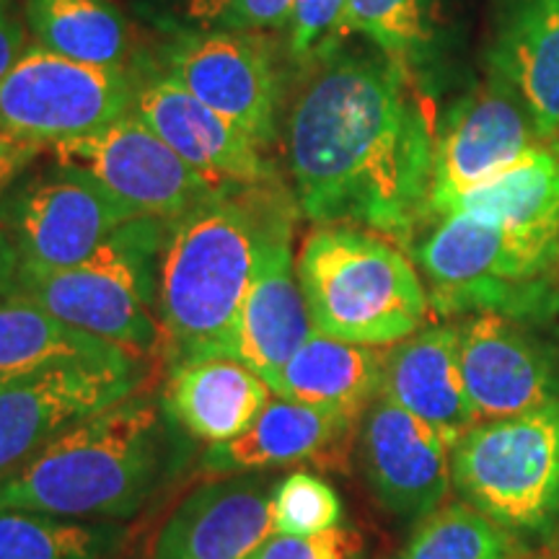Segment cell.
<instances>
[{
  "label": "cell",
  "instance_id": "cell-1",
  "mask_svg": "<svg viewBox=\"0 0 559 559\" xmlns=\"http://www.w3.org/2000/svg\"><path fill=\"white\" fill-rule=\"evenodd\" d=\"M438 128L409 66L389 55L313 62L285 117L298 210L317 226L409 241L430 218Z\"/></svg>",
  "mask_w": 559,
  "mask_h": 559
},
{
  "label": "cell",
  "instance_id": "cell-2",
  "mask_svg": "<svg viewBox=\"0 0 559 559\" xmlns=\"http://www.w3.org/2000/svg\"><path fill=\"white\" fill-rule=\"evenodd\" d=\"M280 181L230 185L169 223L158 264L160 349L171 366L234 358L236 324L260 264Z\"/></svg>",
  "mask_w": 559,
  "mask_h": 559
},
{
  "label": "cell",
  "instance_id": "cell-3",
  "mask_svg": "<svg viewBox=\"0 0 559 559\" xmlns=\"http://www.w3.org/2000/svg\"><path fill=\"white\" fill-rule=\"evenodd\" d=\"M179 425L164 400L130 394L70 425L0 481V510L70 521L128 519L181 464Z\"/></svg>",
  "mask_w": 559,
  "mask_h": 559
},
{
  "label": "cell",
  "instance_id": "cell-4",
  "mask_svg": "<svg viewBox=\"0 0 559 559\" xmlns=\"http://www.w3.org/2000/svg\"><path fill=\"white\" fill-rule=\"evenodd\" d=\"M296 272L313 332L366 347H391L428 321L430 296L404 251L355 226H317Z\"/></svg>",
  "mask_w": 559,
  "mask_h": 559
},
{
  "label": "cell",
  "instance_id": "cell-5",
  "mask_svg": "<svg viewBox=\"0 0 559 559\" xmlns=\"http://www.w3.org/2000/svg\"><path fill=\"white\" fill-rule=\"evenodd\" d=\"M169 223L138 215L73 267H19L16 293L75 330L135 355L160 349L158 264Z\"/></svg>",
  "mask_w": 559,
  "mask_h": 559
},
{
  "label": "cell",
  "instance_id": "cell-6",
  "mask_svg": "<svg viewBox=\"0 0 559 559\" xmlns=\"http://www.w3.org/2000/svg\"><path fill=\"white\" fill-rule=\"evenodd\" d=\"M415 257L438 313L489 311L515 319L557 309L559 239L449 213Z\"/></svg>",
  "mask_w": 559,
  "mask_h": 559
},
{
  "label": "cell",
  "instance_id": "cell-7",
  "mask_svg": "<svg viewBox=\"0 0 559 559\" xmlns=\"http://www.w3.org/2000/svg\"><path fill=\"white\" fill-rule=\"evenodd\" d=\"M464 502L508 531L559 521V400L523 415L479 423L451 451Z\"/></svg>",
  "mask_w": 559,
  "mask_h": 559
},
{
  "label": "cell",
  "instance_id": "cell-8",
  "mask_svg": "<svg viewBox=\"0 0 559 559\" xmlns=\"http://www.w3.org/2000/svg\"><path fill=\"white\" fill-rule=\"evenodd\" d=\"M138 75L29 45L0 81V132L58 145L94 135L132 107Z\"/></svg>",
  "mask_w": 559,
  "mask_h": 559
},
{
  "label": "cell",
  "instance_id": "cell-9",
  "mask_svg": "<svg viewBox=\"0 0 559 559\" xmlns=\"http://www.w3.org/2000/svg\"><path fill=\"white\" fill-rule=\"evenodd\" d=\"M138 218L94 174L58 164L16 181L0 202V226L16 243L21 267L66 270L88 260L122 223Z\"/></svg>",
  "mask_w": 559,
  "mask_h": 559
},
{
  "label": "cell",
  "instance_id": "cell-10",
  "mask_svg": "<svg viewBox=\"0 0 559 559\" xmlns=\"http://www.w3.org/2000/svg\"><path fill=\"white\" fill-rule=\"evenodd\" d=\"M158 70L262 148L277 140L283 79L262 32H181L160 52Z\"/></svg>",
  "mask_w": 559,
  "mask_h": 559
},
{
  "label": "cell",
  "instance_id": "cell-11",
  "mask_svg": "<svg viewBox=\"0 0 559 559\" xmlns=\"http://www.w3.org/2000/svg\"><path fill=\"white\" fill-rule=\"evenodd\" d=\"M50 151L58 164L94 174L135 215L174 221L226 190L194 171L132 111L94 135L50 145Z\"/></svg>",
  "mask_w": 559,
  "mask_h": 559
},
{
  "label": "cell",
  "instance_id": "cell-12",
  "mask_svg": "<svg viewBox=\"0 0 559 559\" xmlns=\"http://www.w3.org/2000/svg\"><path fill=\"white\" fill-rule=\"evenodd\" d=\"M138 383L135 355L109 362H70L0 383V481L70 425L128 400Z\"/></svg>",
  "mask_w": 559,
  "mask_h": 559
},
{
  "label": "cell",
  "instance_id": "cell-13",
  "mask_svg": "<svg viewBox=\"0 0 559 559\" xmlns=\"http://www.w3.org/2000/svg\"><path fill=\"white\" fill-rule=\"evenodd\" d=\"M539 145H547V140L528 109L498 75H489L456 102L438 128L430 215Z\"/></svg>",
  "mask_w": 559,
  "mask_h": 559
},
{
  "label": "cell",
  "instance_id": "cell-14",
  "mask_svg": "<svg viewBox=\"0 0 559 559\" xmlns=\"http://www.w3.org/2000/svg\"><path fill=\"white\" fill-rule=\"evenodd\" d=\"M298 213L293 192L272 213L260 264L236 324L234 358L260 373L275 394L283 368L313 332L293 254V226Z\"/></svg>",
  "mask_w": 559,
  "mask_h": 559
},
{
  "label": "cell",
  "instance_id": "cell-15",
  "mask_svg": "<svg viewBox=\"0 0 559 559\" xmlns=\"http://www.w3.org/2000/svg\"><path fill=\"white\" fill-rule=\"evenodd\" d=\"M130 111L194 171L215 185L277 181L275 166L264 158L257 140L160 70L138 79Z\"/></svg>",
  "mask_w": 559,
  "mask_h": 559
},
{
  "label": "cell",
  "instance_id": "cell-16",
  "mask_svg": "<svg viewBox=\"0 0 559 559\" xmlns=\"http://www.w3.org/2000/svg\"><path fill=\"white\" fill-rule=\"evenodd\" d=\"M360 459L376 498L402 519L436 513L453 481L449 440L381 394L362 419Z\"/></svg>",
  "mask_w": 559,
  "mask_h": 559
},
{
  "label": "cell",
  "instance_id": "cell-17",
  "mask_svg": "<svg viewBox=\"0 0 559 559\" xmlns=\"http://www.w3.org/2000/svg\"><path fill=\"white\" fill-rule=\"evenodd\" d=\"M461 376L479 423L539 409L557 400L551 355L502 313H474L459 324Z\"/></svg>",
  "mask_w": 559,
  "mask_h": 559
},
{
  "label": "cell",
  "instance_id": "cell-18",
  "mask_svg": "<svg viewBox=\"0 0 559 559\" xmlns=\"http://www.w3.org/2000/svg\"><path fill=\"white\" fill-rule=\"evenodd\" d=\"M272 489L257 472L194 487L158 531L151 559H249L275 534Z\"/></svg>",
  "mask_w": 559,
  "mask_h": 559
},
{
  "label": "cell",
  "instance_id": "cell-19",
  "mask_svg": "<svg viewBox=\"0 0 559 559\" xmlns=\"http://www.w3.org/2000/svg\"><path fill=\"white\" fill-rule=\"evenodd\" d=\"M381 396L432 425L453 451L479 425L461 376L459 326H423L391 345L383 360Z\"/></svg>",
  "mask_w": 559,
  "mask_h": 559
},
{
  "label": "cell",
  "instance_id": "cell-20",
  "mask_svg": "<svg viewBox=\"0 0 559 559\" xmlns=\"http://www.w3.org/2000/svg\"><path fill=\"white\" fill-rule=\"evenodd\" d=\"M275 391L236 358H194L171 366L164 407L187 436L223 445L243 436Z\"/></svg>",
  "mask_w": 559,
  "mask_h": 559
},
{
  "label": "cell",
  "instance_id": "cell-21",
  "mask_svg": "<svg viewBox=\"0 0 559 559\" xmlns=\"http://www.w3.org/2000/svg\"><path fill=\"white\" fill-rule=\"evenodd\" d=\"M353 430L355 419L277 396L243 436L210 445L202 464L218 474H254L296 461L332 466L345 459Z\"/></svg>",
  "mask_w": 559,
  "mask_h": 559
},
{
  "label": "cell",
  "instance_id": "cell-22",
  "mask_svg": "<svg viewBox=\"0 0 559 559\" xmlns=\"http://www.w3.org/2000/svg\"><path fill=\"white\" fill-rule=\"evenodd\" d=\"M489 66L542 138L559 145V0H510Z\"/></svg>",
  "mask_w": 559,
  "mask_h": 559
},
{
  "label": "cell",
  "instance_id": "cell-23",
  "mask_svg": "<svg viewBox=\"0 0 559 559\" xmlns=\"http://www.w3.org/2000/svg\"><path fill=\"white\" fill-rule=\"evenodd\" d=\"M383 360L386 353L379 347L349 345L311 332L283 368L277 396L358 423L379 400Z\"/></svg>",
  "mask_w": 559,
  "mask_h": 559
},
{
  "label": "cell",
  "instance_id": "cell-24",
  "mask_svg": "<svg viewBox=\"0 0 559 559\" xmlns=\"http://www.w3.org/2000/svg\"><path fill=\"white\" fill-rule=\"evenodd\" d=\"M466 213L528 236L559 239V145H539L495 177L459 194L436 218Z\"/></svg>",
  "mask_w": 559,
  "mask_h": 559
},
{
  "label": "cell",
  "instance_id": "cell-25",
  "mask_svg": "<svg viewBox=\"0 0 559 559\" xmlns=\"http://www.w3.org/2000/svg\"><path fill=\"white\" fill-rule=\"evenodd\" d=\"M130 355L135 353L75 330L21 293L0 300V383L70 362H109Z\"/></svg>",
  "mask_w": 559,
  "mask_h": 559
},
{
  "label": "cell",
  "instance_id": "cell-26",
  "mask_svg": "<svg viewBox=\"0 0 559 559\" xmlns=\"http://www.w3.org/2000/svg\"><path fill=\"white\" fill-rule=\"evenodd\" d=\"M34 45L86 66L120 68L130 55L128 19L109 0H24Z\"/></svg>",
  "mask_w": 559,
  "mask_h": 559
},
{
  "label": "cell",
  "instance_id": "cell-27",
  "mask_svg": "<svg viewBox=\"0 0 559 559\" xmlns=\"http://www.w3.org/2000/svg\"><path fill=\"white\" fill-rule=\"evenodd\" d=\"M122 542L115 523L0 510V559H115Z\"/></svg>",
  "mask_w": 559,
  "mask_h": 559
},
{
  "label": "cell",
  "instance_id": "cell-28",
  "mask_svg": "<svg viewBox=\"0 0 559 559\" xmlns=\"http://www.w3.org/2000/svg\"><path fill=\"white\" fill-rule=\"evenodd\" d=\"M400 559H519V542L469 502H449L419 523Z\"/></svg>",
  "mask_w": 559,
  "mask_h": 559
},
{
  "label": "cell",
  "instance_id": "cell-29",
  "mask_svg": "<svg viewBox=\"0 0 559 559\" xmlns=\"http://www.w3.org/2000/svg\"><path fill=\"white\" fill-rule=\"evenodd\" d=\"M345 26L391 60L412 66L428 55L436 37V0H347Z\"/></svg>",
  "mask_w": 559,
  "mask_h": 559
},
{
  "label": "cell",
  "instance_id": "cell-30",
  "mask_svg": "<svg viewBox=\"0 0 559 559\" xmlns=\"http://www.w3.org/2000/svg\"><path fill=\"white\" fill-rule=\"evenodd\" d=\"M272 528L285 536H313L342 523V500L319 474L298 469L272 489Z\"/></svg>",
  "mask_w": 559,
  "mask_h": 559
},
{
  "label": "cell",
  "instance_id": "cell-31",
  "mask_svg": "<svg viewBox=\"0 0 559 559\" xmlns=\"http://www.w3.org/2000/svg\"><path fill=\"white\" fill-rule=\"evenodd\" d=\"M296 0H185L190 32L288 29Z\"/></svg>",
  "mask_w": 559,
  "mask_h": 559
},
{
  "label": "cell",
  "instance_id": "cell-32",
  "mask_svg": "<svg viewBox=\"0 0 559 559\" xmlns=\"http://www.w3.org/2000/svg\"><path fill=\"white\" fill-rule=\"evenodd\" d=\"M347 0H296L288 24V55L298 66L330 58L337 52L345 26Z\"/></svg>",
  "mask_w": 559,
  "mask_h": 559
},
{
  "label": "cell",
  "instance_id": "cell-33",
  "mask_svg": "<svg viewBox=\"0 0 559 559\" xmlns=\"http://www.w3.org/2000/svg\"><path fill=\"white\" fill-rule=\"evenodd\" d=\"M362 536L337 526L313 536L272 534L249 559H360Z\"/></svg>",
  "mask_w": 559,
  "mask_h": 559
},
{
  "label": "cell",
  "instance_id": "cell-34",
  "mask_svg": "<svg viewBox=\"0 0 559 559\" xmlns=\"http://www.w3.org/2000/svg\"><path fill=\"white\" fill-rule=\"evenodd\" d=\"M45 151L47 145L34 143V140L0 132V202L9 198V192L16 187V181L21 177H26V171L32 169L34 160H37Z\"/></svg>",
  "mask_w": 559,
  "mask_h": 559
},
{
  "label": "cell",
  "instance_id": "cell-35",
  "mask_svg": "<svg viewBox=\"0 0 559 559\" xmlns=\"http://www.w3.org/2000/svg\"><path fill=\"white\" fill-rule=\"evenodd\" d=\"M26 24L19 19L13 0H0V81L26 50Z\"/></svg>",
  "mask_w": 559,
  "mask_h": 559
},
{
  "label": "cell",
  "instance_id": "cell-36",
  "mask_svg": "<svg viewBox=\"0 0 559 559\" xmlns=\"http://www.w3.org/2000/svg\"><path fill=\"white\" fill-rule=\"evenodd\" d=\"M21 267V257L11 234L0 226V300L16 293V277Z\"/></svg>",
  "mask_w": 559,
  "mask_h": 559
}]
</instances>
